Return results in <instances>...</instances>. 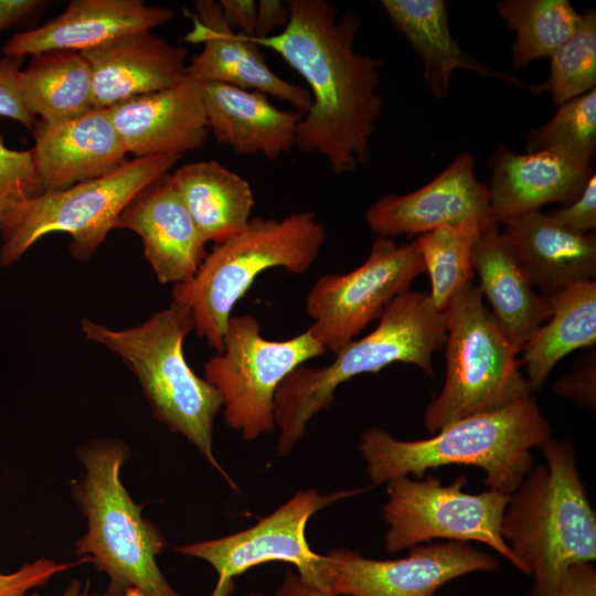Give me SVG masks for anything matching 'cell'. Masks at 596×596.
<instances>
[{"mask_svg": "<svg viewBox=\"0 0 596 596\" xmlns=\"http://www.w3.org/2000/svg\"><path fill=\"white\" fill-rule=\"evenodd\" d=\"M286 3V26L251 39L279 54L310 87L311 107L298 125L295 146L321 155L336 174L353 172L370 160V139L383 105L377 86L384 60L355 52L361 26L355 13L339 18L328 0Z\"/></svg>", "mask_w": 596, "mask_h": 596, "instance_id": "6da1fadb", "label": "cell"}, {"mask_svg": "<svg viewBox=\"0 0 596 596\" xmlns=\"http://www.w3.org/2000/svg\"><path fill=\"white\" fill-rule=\"evenodd\" d=\"M551 438V426L530 395L501 409L455 421L430 438L401 440L370 427L359 449L373 485L447 465L481 468L490 490L512 494L532 469L531 449Z\"/></svg>", "mask_w": 596, "mask_h": 596, "instance_id": "7a4b0ae2", "label": "cell"}, {"mask_svg": "<svg viewBox=\"0 0 596 596\" xmlns=\"http://www.w3.org/2000/svg\"><path fill=\"white\" fill-rule=\"evenodd\" d=\"M445 312L430 296L408 290L384 309L374 330L348 342L326 366H297L274 398L277 454L288 455L307 432L311 418L330 407L338 386L358 375L376 373L395 362L418 366L434 377L433 354L445 345Z\"/></svg>", "mask_w": 596, "mask_h": 596, "instance_id": "3957f363", "label": "cell"}, {"mask_svg": "<svg viewBox=\"0 0 596 596\" xmlns=\"http://www.w3.org/2000/svg\"><path fill=\"white\" fill-rule=\"evenodd\" d=\"M83 466L72 494L86 519L76 554L86 556L108 577L107 596H182L166 579L157 556L167 546L162 532L142 517L120 479L129 458L118 439L99 438L77 450Z\"/></svg>", "mask_w": 596, "mask_h": 596, "instance_id": "277c9868", "label": "cell"}, {"mask_svg": "<svg viewBox=\"0 0 596 596\" xmlns=\"http://www.w3.org/2000/svg\"><path fill=\"white\" fill-rule=\"evenodd\" d=\"M85 338L121 359L135 374L153 416L182 435L231 483L213 455V427L223 407L220 392L188 364L183 343L194 330L192 310L173 302L143 322L120 330L84 318Z\"/></svg>", "mask_w": 596, "mask_h": 596, "instance_id": "5b68a950", "label": "cell"}, {"mask_svg": "<svg viewBox=\"0 0 596 596\" xmlns=\"http://www.w3.org/2000/svg\"><path fill=\"white\" fill-rule=\"evenodd\" d=\"M545 465L532 468L511 494L501 534L534 577L533 589L556 590L566 568L596 557V514L568 440L541 446Z\"/></svg>", "mask_w": 596, "mask_h": 596, "instance_id": "8992f818", "label": "cell"}, {"mask_svg": "<svg viewBox=\"0 0 596 596\" xmlns=\"http://www.w3.org/2000/svg\"><path fill=\"white\" fill-rule=\"evenodd\" d=\"M324 240V225L311 211L251 217L240 234L213 246L190 280L173 286L172 301L192 310L193 331L221 353L232 310L256 277L274 267L308 272Z\"/></svg>", "mask_w": 596, "mask_h": 596, "instance_id": "52a82bcc", "label": "cell"}, {"mask_svg": "<svg viewBox=\"0 0 596 596\" xmlns=\"http://www.w3.org/2000/svg\"><path fill=\"white\" fill-rule=\"evenodd\" d=\"M446 380L424 412V426L437 433L460 418L501 409L533 392L522 360L472 281L444 310Z\"/></svg>", "mask_w": 596, "mask_h": 596, "instance_id": "ba28073f", "label": "cell"}, {"mask_svg": "<svg viewBox=\"0 0 596 596\" xmlns=\"http://www.w3.org/2000/svg\"><path fill=\"white\" fill-rule=\"evenodd\" d=\"M181 158L167 153L128 160L116 171L57 191H44L15 204L0 225V264L17 263L43 236L63 232L70 251L86 262L116 228L120 213L145 188Z\"/></svg>", "mask_w": 596, "mask_h": 596, "instance_id": "9c48e42d", "label": "cell"}, {"mask_svg": "<svg viewBox=\"0 0 596 596\" xmlns=\"http://www.w3.org/2000/svg\"><path fill=\"white\" fill-rule=\"evenodd\" d=\"M326 349L307 329L287 340H268L251 315H232L223 351L204 364V379L223 398V417L245 441L274 433V398L286 376Z\"/></svg>", "mask_w": 596, "mask_h": 596, "instance_id": "30bf717a", "label": "cell"}, {"mask_svg": "<svg viewBox=\"0 0 596 596\" xmlns=\"http://www.w3.org/2000/svg\"><path fill=\"white\" fill-rule=\"evenodd\" d=\"M465 475L444 485L433 475L422 480L408 476L386 482L383 517L389 525L385 547L396 553L433 539L481 542L524 574L528 567L515 556L501 534V523L511 494L496 490L464 491Z\"/></svg>", "mask_w": 596, "mask_h": 596, "instance_id": "8fae6325", "label": "cell"}, {"mask_svg": "<svg viewBox=\"0 0 596 596\" xmlns=\"http://www.w3.org/2000/svg\"><path fill=\"white\" fill-rule=\"evenodd\" d=\"M425 272L416 241L398 246L377 236L365 262L347 274L320 276L306 296L308 330L334 354Z\"/></svg>", "mask_w": 596, "mask_h": 596, "instance_id": "7c38bea8", "label": "cell"}, {"mask_svg": "<svg viewBox=\"0 0 596 596\" xmlns=\"http://www.w3.org/2000/svg\"><path fill=\"white\" fill-rule=\"evenodd\" d=\"M364 490H341L326 494L315 488L301 490L248 529L219 539L175 546L174 551L201 558L213 566L217 582L211 596H231L235 577L269 562L291 564L305 582L328 590L324 556L310 549L306 525L321 509Z\"/></svg>", "mask_w": 596, "mask_h": 596, "instance_id": "4fadbf2b", "label": "cell"}, {"mask_svg": "<svg viewBox=\"0 0 596 596\" xmlns=\"http://www.w3.org/2000/svg\"><path fill=\"white\" fill-rule=\"evenodd\" d=\"M323 556L327 589L340 596H434L457 577L499 565L490 554L460 541L418 544L397 560L369 558L349 549Z\"/></svg>", "mask_w": 596, "mask_h": 596, "instance_id": "5bb4252c", "label": "cell"}, {"mask_svg": "<svg viewBox=\"0 0 596 596\" xmlns=\"http://www.w3.org/2000/svg\"><path fill=\"white\" fill-rule=\"evenodd\" d=\"M471 216L494 222L489 188L476 178L473 157L466 152L423 188L376 200L369 206L365 220L375 234L392 238L459 224Z\"/></svg>", "mask_w": 596, "mask_h": 596, "instance_id": "9a60e30c", "label": "cell"}, {"mask_svg": "<svg viewBox=\"0 0 596 596\" xmlns=\"http://www.w3.org/2000/svg\"><path fill=\"white\" fill-rule=\"evenodd\" d=\"M194 10V26L184 41L203 43V50L192 56L188 75L200 83H222L275 96L291 104L302 115L310 109V93L275 74L260 46L228 26L219 1L196 0Z\"/></svg>", "mask_w": 596, "mask_h": 596, "instance_id": "2e32d148", "label": "cell"}, {"mask_svg": "<svg viewBox=\"0 0 596 596\" xmlns=\"http://www.w3.org/2000/svg\"><path fill=\"white\" fill-rule=\"evenodd\" d=\"M127 153L136 158L182 156L204 147L207 126L202 84L187 75L178 84L108 108Z\"/></svg>", "mask_w": 596, "mask_h": 596, "instance_id": "e0dca14e", "label": "cell"}, {"mask_svg": "<svg viewBox=\"0 0 596 596\" xmlns=\"http://www.w3.org/2000/svg\"><path fill=\"white\" fill-rule=\"evenodd\" d=\"M32 134V159L43 192L104 177L128 161L108 108L62 121L40 119Z\"/></svg>", "mask_w": 596, "mask_h": 596, "instance_id": "ac0fdd59", "label": "cell"}, {"mask_svg": "<svg viewBox=\"0 0 596 596\" xmlns=\"http://www.w3.org/2000/svg\"><path fill=\"white\" fill-rule=\"evenodd\" d=\"M116 228L140 236L145 257L161 284L190 280L207 254L170 174L138 193L120 213Z\"/></svg>", "mask_w": 596, "mask_h": 596, "instance_id": "d6986e66", "label": "cell"}, {"mask_svg": "<svg viewBox=\"0 0 596 596\" xmlns=\"http://www.w3.org/2000/svg\"><path fill=\"white\" fill-rule=\"evenodd\" d=\"M174 14L169 8L141 0H72L56 18L14 33L2 53L25 57L54 50L84 52L116 38L166 24Z\"/></svg>", "mask_w": 596, "mask_h": 596, "instance_id": "ffe728a7", "label": "cell"}, {"mask_svg": "<svg viewBox=\"0 0 596 596\" xmlns=\"http://www.w3.org/2000/svg\"><path fill=\"white\" fill-rule=\"evenodd\" d=\"M490 214L499 225L549 203L576 201L593 164L554 151L519 155L501 146L490 160Z\"/></svg>", "mask_w": 596, "mask_h": 596, "instance_id": "44dd1931", "label": "cell"}, {"mask_svg": "<svg viewBox=\"0 0 596 596\" xmlns=\"http://www.w3.org/2000/svg\"><path fill=\"white\" fill-rule=\"evenodd\" d=\"M187 53L184 46L172 45L150 30L82 52L91 66L95 108H110L178 84L188 75Z\"/></svg>", "mask_w": 596, "mask_h": 596, "instance_id": "7402d4cb", "label": "cell"}, {"mask_svg": "<svg viewBox=\"0 0 596 596\" xmlns=\"http://www.w3.org/2000/svg\"><path fill=\"white\" fill-rule=\"evenodd\" d=\"M210 132L238 156L273 161L295 146L302 114L274 106L267 95L222 83H201Z\"/></svg>", "mask_w": 596, "mask_h": 596, "instance_id": "603a6c76", "label": "cell"}, {"mask_svg": "<svg viewBox=\"0 0 596 596\" xmlns=\"http://www.w3.org/2000/svg\"><path fill=\"white\" fill-rule=\"evenodd\" d=\"M472 267L490 311L518 353L551 318L549 298L534 291L498 224L482 230L472 249Z\"/></svg>", "mask_w": 596, "mask_h": 596, "instance_id": "cb8c5ba5", "label": "cell"}, {"mask_svg": "<svg viewBox=\"0 0 596 596\" xmlns=\"http://www.w3.org/2000/svg\"><path fill=\"white\" fill-rule=\"evenodd\" d=\"M502 233L533 286L550 296L578 281L595 279V234L572 233L541 211L504 223Z\"/></svg>", "mask_w": 596, "mask_h": 596, "instance_id": "d4e9b609", "label": "cell"}, {"mask_svg": "<svg viewBox=\"0 0 596 596\" xmlns=\"http://www.w3.org/2000/svg\"><path fill=\"white\" fill-rule=\"evenodd\" d=\"M381 6L421 57L426 85L435 97L441 98L448 93L451 73L456 70L476 72L540 94L539 85L525 84L466 53L451 35L446 1L382 0Z\"/></svg>", "mask_w": 596, "mask_h": 596, "instance_id": "484cf974", "label": "cell"}, {"mask_svg": "<svg viewBox=\"0 0 596 596\" xmlns=\"http://www.w3.org/2000/svg\"><path fill=\"white\" fill-rule=\"evenodd\" d=\"M170 179L206 243L240 234L252 217L248 181L217 161L184 164Z\"/></svg>", "mask_w": 596, "mask_h": 596, "instance_id": "4316f807", "label": "cell"}, {"mask_svg": "<svg viewBox=\"0 0 596 596\" xmlns=\"http://www.w3.org/2000/svg\"><path fill=\"white\" fill-rule=\"evenodd\" d=\"M552 315L524 345L522 363L533 391L570 352L596 342V280L571 284L547 296Z\"/></svg>", "mask_w": 596, "mask_h": 596, "instance_id": "83f0119b", "label": "cell"}, {"mask_svg": "<svg viewBox=\"0 0 596 596\" xmlns=\"http://www.w3.org/2000/svg\"><path fill=\"white\" fill-rule=\"evenodd\" d=\"M26 109L46 121H62L95 108L91 66L82 52L54 50L31 56L19 75Z\"/></svg>", "mask_w": 596, "mask_h": 596, "instance_id": "f1b7e54d", "label": "cell"}, {"mask_svg": "<svg viewBox=\"0 0 596 596\" xmlns=\"http://www.w3.org/2000/svg\"><path fill=\"white\" fill-rule=\"evenodd\" d=\"M497 11L517 38L512 65L525 68L532 61L549 57L577 29L579 14L567 0H501Z\"/></svg>", "mask_w": 596, "mask_h": 596, "instance_id": "f546056e", "label": "cell"}, {"mask_svg": "<svg viewBox=\"0 0 596 596\" xmlns=\"http://www.w3.org/2000/svg\"><path fill=\"white\" fill-rule=\"evenodd\" d=\"M497 224L471 216L455 225H444L416 240L430 279V298L444 311L454 295L475 277L472 249L483 228Z\"/></svg>", "mask_w": 596, "mask_h": 596, "instance_id": "4dcf8cb0", "label": "cell"}, {"mask_svg": "<svg viewBox=\"0 0 596 596\" xmlns=\"http://www.w3.org/2000/svg\"><path fill=\"white\" fill-rule=\"evenodd\" d=\"M596 149V89L561 105L554 116L528 135L526 151H554L592 163Z\"/></svg>", "mask_w": 596, "mask_h": 596, "instance_id": "1f68e13d", "label": "cell"}, {"mask_svg": "<svg viewBox=\"0 0 596 596\" xmlns=\"http://www.w3.org/2000/svg\"><path fill=\"white\" fill-rule=\"evenodd\" d=\"M549 79L539 84L549 91L554 105H561L596 86V12L588 9L570 39L551 56Z\"/></svg>", "mask_w": 596, "mask_h": 596, "instance_id": "d6a6232c", "label": "cell"}, {"mask_svg": "<svg viewBox=\"0 0 596 596\" xmlns=\"http://www.w3.org/2000/svg\"><path fill=\"white\" fill-rule=\"evenodd\" d=\"M43 192L30 150H12L0 135V225L18 203Z\"/></svg>", "mask_w": 596, "mask_h": 596, "instance_id": "836d02e7", "label": "cell"}, {"mask_svg": "<svg viewBox=\"0 0 596 596\" xmlns=\"http://www.w3.org/2000/svg\"><path fill=\"white\" fill-rule=\"evenodd\" d=\"M83 563H89V558L83 556L75 562L63 563L39 558L22 565L15 572H0V596H24L29 590L45 585L55 575Z\"/></svg>", "mask_w": 596, "mask_h": 596, "instance_id": "e575fe53", "label": "cell"}, {"mask_svg": "<svg viewBox=\"0 0 596 596\" xmlns=\"http://www.w3.org/2000/svg\"><path fill=\"white\" fill-rule=\"evenodd\" d=\"M24 57L0 58V116L33 129L36 117L24 106L19 91V75Z\"/></svg>", "mask_w": 596, "mask_h": 596, "instance_id": "d590c367", "label": "cell"}, {"mask_svg": "<svg viewBox=\"0 0 596 596\" xmlns=\"http://www.w3.org/2000/svg\"><path fill=\"white\" fill-rule=\"evenodd\" d=\"M554 391L576 403L595 411L596 405V356L588 352L576 363L575 368L554 386Z\"/></svg>", "mask_w": 596, "mask_h": 596, "instance_id": "8d00e7d4", "label": "cell"}, {"mask_svg": "<svg viewBox=\"0 0 596 596\" xmlns=\"http://www.w3.org/2000/svg\"><path fill=\"white\" fill-rule=\"evenodd\" d=\"M561 227L576 234H587L596 227V175L588 180L582 195L571 204L546 214Z\"/></svg>", "mask_w": 596, "mask_h": 596, "instance_id": "74e56055", "label": "cell"}, {"mask_svg": "<svg viewBox=\"0 0 596 596\" xmlns=\"http://www.w3.org/2000/svg\"><path fill=\"white\" fill-rule=\"evenodd\" d=\"M557 596H596V571L590 562L570 565L561 577Z\"/></svg>", "mask_w": 596, "mask_h": 596, "instance_id": "f35d334b", "label": "cell"}, {"mask_svg": "<svg viewBox=\"0 0 596 596\" xmlns=\"http://www.w3.org/2000/svg\"><path fill=\"white\" fill-rule=\"evenodd\" d=\"M225 22L232 30L253 38L257 19V2L253 0H221L219 1Z\"/></svg>", "mask_w": 596, "mask_h": 596, "instance_id": "ab89813d", "label": "cell"}, {"mask_svg": "<svg viewBox=\"0 0 596 596\" xmlns=\"http://www.w3.org/2000/svg\"><path fill=\"white\" fill-rule=\"evenodd\" d=\"M44 0H0V34L11 28H20L43 11Z\"/></svg>", "mask_w": 596, "mask_h": 596, "instance_id": "60d3db41", "label": "cell"}, {"mask_svg": "<svg viewBox=\"0 0 596 596\" xmlns=\"http://www.w3.org/2000/svg\"><path fill=\"white\" fill-rule=\"evenodd\" d=\"M289 20L287 3L278 0H260L257 2V19L254 39L274 35L278 28L286 26Z\"/></svg>", "mask_w": 596, "mask_h": 596, "instance_id": "b9f144b4", "label": "cell"}, {"mask_svg": "<svg viewBox=\"0 0 596 596\" xmlns=\"http://www.w3.org/2000/svg\"><path fill=\"white\" fill-rule=\"evenodd\" d=\"M275 596H340L305 582L297 572L287 570Z\"/></svg>", "mask_w": 596, "mask_h": 596, "instance_id": "7bdbcfd3", "label": "cell"}, {"mask_svg": "<svg viewBox=\"0 0 596 596\" xmlns=\"http://www.w3.org/2000/svg\"><path fill=\"white\" fill-rule=\"evenodd\" d=\"M89 588L91 584L88 581L83 585L79 581L73 579L64 590L63 596H107L106 594L92 593Z\"/></svg>", "mask_w": 596, "mask_h": 596, "instance_id": "ee69618b", "label": "cell"}, {"mask_svg": "<svg viewBox=\"0 0 596 596\" xmlns=\"http://www.w3.org/2000/svg\"><path fill=\"white\" fill-rule=\"evenodd\" d=\"M530 596H557L556 590H538L533 589Z\"/></svg>", "mask_w": 596, "mask_h": 596, "instance_id": "f6af8a7d", "label": "cell"}, {"mask_svg": "<svg viewBox=\"0 0 596 596\" xmlns=\"http://www.w3.org/2000/svg\"><path fill=\"white\" fill-rule=\"evenodd\" d=\"M246 596H264V595H262L260 593H251V594H247Z\"/></svg>", "mask_w": 596, "mask_h": 596, "instance_id": "bcb514c9", "label": "cell"}]
</instances>
